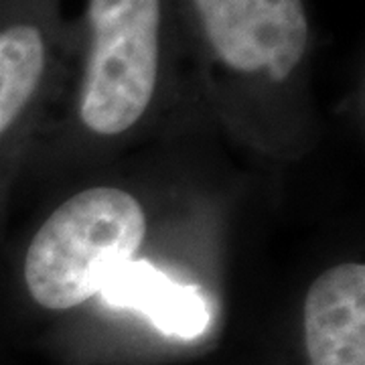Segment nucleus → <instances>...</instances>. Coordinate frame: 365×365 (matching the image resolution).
Listing matches in <instances>:
<instances>
[{"label":"nucleus","mask_w":365,"mask_h":365,"mask_svg":"<svg viewBox=\"0 0 365 365\" xmlns=\"http://www.w3.org/2000/svg\"><path fill=\"white\" fill-rule=\"evenodd\" d=\"M146 235L138 199L116 187H91L53 211L31 240L25 284L49 311H67L100 294L108 276L134 260Z\"/></svg>","instance_id":"f257e3e1"},{"label":"nucleus","mask_w":365,"mask_h":365,"mask_svg":"<svg viewBox=\"0 0 365 365\" xmlns=\"http://www.w3.org/2000/svg\"><path fill=\"white\" fill-rule=\"evenodd\" d=\"M91 47L79 91V118L100 136L130 130L158 81L160 0H90Z\"/></svg>","instance_id":"f03ea898"},{"label":"nucleus","mask_w":365,"mask_h":365,"mask_svg":"<svg viewBox=\"0 0 365 365\" xmlns=\"http://www.w3.org/2000/svg\"><path fill=\"white\" fill-rule=\"evenodd\" d=\"M215 55L237 73L287 79L309 47L302 0H195Z\"/></svg>","instance_id":"7ed1b4c3"},{"label":"nucleus","mask_w":365,"mask_h":365,"mask_svg":"<svg viewBox=\"0 0 365 365\" xmlns=\"http://www.w3.org/2000/svg\"><path fill=\"white\" fill-rule=\"evenodd\" d=\"M311 365H365V266L343 262L314 278L304 299Z\"/></svg>","instance_id":"20e7f679"},{"label":"nucleus","mask_w":365,"mask_h":365,"mask_svg":"<svg viewBox=\"0 0 365 365\" xmlns=\"http://www.w3.org/2000/svg\"><path fill=\"white\" fill-rule=\"evenodd\" d=\"M100 294L112 307L143 313L160 333L177 339H197L211 323L203 290L175 282L148 260L124 262L108 276Z\"/></svg>","instance_id":"39448f33"},{"label":"nucleus","mask_w":365,"mask_h":365,"mask_svg":"<svg viewBox=\"0 0 365 365\" xmlns=\"http://www.w3.org/2000/svg\"><path fill=\"white\" fill-rule=\"evenodd\" d=\"M45 61L47 49L37 26L14 25L0 31V136L33 100Z\"/></svg>","instance_id":"423d86ee"}]
</instances>
